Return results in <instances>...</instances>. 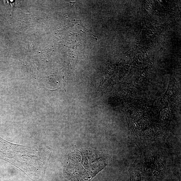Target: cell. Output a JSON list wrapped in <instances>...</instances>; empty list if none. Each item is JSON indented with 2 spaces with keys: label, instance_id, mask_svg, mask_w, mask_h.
I'll use <instances>...</instances> for the list:
<instances>
[{
  "label": "cell",
  "instance_id": "6da1fadb",
  "mask_svg": "<svg viewBox=\"0 0 181 181\" xmlns=\"http://www.w3.org/2000/svg\"><path fill=\"white\" fill-rule=\"evenodd\" d=\"M106 165L105 161L94 154L79 152L69 159L65 172L73 181H89Z\"/></svg>",
  "mask_w": 181,
  "mask_h": 181
}]
</instances>
